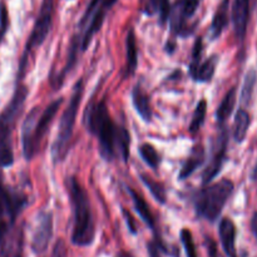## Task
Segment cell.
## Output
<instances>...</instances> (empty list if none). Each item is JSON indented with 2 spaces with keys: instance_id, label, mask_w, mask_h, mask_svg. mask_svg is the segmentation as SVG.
Returning <instances> with one entry per match:
<instances>
[{
  "instance_id": "obj_1",
  "label": "cell",
  "mask_w": 257,
  "mask_h": 257,
  "mask_svg": "<svg viewBox=\"0 0 257 257\" xmlns=\"http://www.w3.org/2000/svg\"><path fill=\"white\" fill-rule=\"evenodd\" d=\"M84 123L88 132L98 138L99 153L105 161L120 158L127 162L130 157L131 136L122 125L112 119L105 102H95L87 107Z\"/></svg>"
},
{
  "instance_id": "obj_2",
  "label": "cell",
  "mask_w": 257,
  "mask_h": 257,
  "mask_svg": "<svg viewBox=\"0 0 257 257\" xmlns=\"http://www.w3.org/2000/svg\"><path fill=\"white\" fill-rule=\"evenodd\" d=\"M65 183H67V190L73 207V217H74L72 242L73 245L79 247H87L94 242L95 238V226L89 197L77 177L67 178Z\"/></svg>"
},
{
  "instance_id": "obj_3",
  "label": "cell",
  "mask_w": 257,
  "mask_h": 257,
  "mask_svg": "<svg viewBox=\"0 0 257 257\" xmlns=\"http://www.w3.org/2000/svg\"><path fill=\"white\" fill-rule=\"evenodd\" d=\"M63 103V98L53 100L44 109L39 107L33 108L24 119L22 125L23 155L25 160L30 161L39 152L43 140Z\"/></svg>"
},
{
  "instance_id": "obj_4",
  "label": "cell",
  "mask_w": 257,
  "mask_h": 257,
  "mask_svg": "<svg viewBox=\"0 0 257 257\" xmlns=\"http://www.w3.org/2000/svg\"><path fill=\"white\" fill-rule=\"evenodd\" d=\"M28 89L25 85H19L5 109L0 113V168L10 167L14 163V153L12 146V133L17 119L19 118Z\"/></svg>"
},
{
  "instance_id": "obj_5",
  "label": "cell",
  "mask_w": 257,
  "mask_h": 257,
  "mask_svg": "<svg viewBox=\"0 0 257 257\" xmlns=\"http://www.w3.org/2000/svg\"><path fill=\"white\" fill-rule=\"evenodd\" d=\"M233 188L235 186L232 181L223 178L198 191L193 197L195 210L198 217L205 218L208 222H215L222 213L223 207L232 195Z\"/></svg>"
},
{
  "instance_id": "obj_6",
  "label": "cell",
  "mask_w": 257,
  "mask_h": 257,
  "mask_svg": "<svg viewBox=\"0 0 257 257\" xmlns=\"http://www.w3.org/2000/svg\"><path fill=\"white\" fill-rule=\"evenodd\" d=\"M82 97L83 80L80 79L79 82L75 83L74 89H73V94L69 99V103H68L67 108L64 109L62 118H60L58 135L52 146V157L54 163L62 162L65 158V156H67L70 140H72L73 136V130H74L75 118H77L80 102H82Z\"/></svg>"
},
{
  "instance_id": "obj_7",
  "label": "cell",
  "mask_w": 257,
  "mask_h": 257,
  "mask_svg": "<svg viewBox=\"0 0 257 257\" xmlns=\"http://www.w3.org/2000/svg\"><path fill=\"white\" fill-rule=\"evenodd\" d=\"M53 13H54V0H43L39 13H38V17L35 19L34 27H33L32 33H30L29 38H28L24 53H23L22 59H20L19 79L25 73L28 60H29V57L33 50L39 48L44 43V40L47 39L48 34L50 32V28H52Z\"/></svg>"
},
{
  "instance_id": "obj_8",
  "label": "cell",
  "mask_w": 257,
  "mask_h": 257,
  "mask_svg": "<svg viewBox=\"0 0 257 257\" xmlns=\"http://www.w3.org/2000/svg\"><path fill=\"white\" fill-rule=\"evenodd\" d=\"M200 5V0H176L171 7L168 23L173 35L188 37L192 30L188 27V22L196 14Z\"/></svg>"
},
{
  "instance_id": "obj_9",
  "label": "cell",
  "mask_w": 257,
  "mask_h": 257,
  "mask_svg": "<svg viewBox=\"0 0 257 257\" xmlns=\"http://www.w3.org/2000/svg\"><path fill=\"white\" fill-rule=\"evenodd\" d=\"M228 146V132L226 128H222L216 137L212 146L210 162L206 166L202 173V185L207 186L212 182L213 178L220 173L223 163L226 161V153H227Z\"/></svg>"
},
{
  "instance_id": "obj_10",
  "label": "cell",
  "mask_w": 257,
  "mask_h": 257,
  "mask_svg": "<svg viewBox=\"0 0 257 257\" xmlns=\"http://www.w3.org/2000/svg\"><path fill=\"white\" fill-rule=\"evenodd\" d=\"M35 225L37 226L33 232L32 248L35 253L42 255L47 251L53 237V213L50 211H40Z\"/></svg>"
},
{
  "instance_id": "obj_11",
  "label": "cell",
  "mask_w": 257,
  "mask_h": 257,
  "mask_svg": "<svg viewBox=\"0 0 257 257\" xmlns=\"http://www.w3.org/2000/svg\"><path fill=\"white\" fill-rule=\"evenodd\" d=\"M117 2L118 0H100L99 5H98V9L95 10L93 17L90 18L87 28H85V30L82 34V40H80V50H82V52L87 50V48L89 47L93 37H94V35L99 32L100 28H102L105 19V15H107V12L110 10V8H112Z\"/></svg>"
},
{
  "instance_id": "obj_12",
  "label": "cell",
  "mask_w": 257,
  "mask_h": 257,
  "mask_svg": "<svg viewBox=\"0 0 257 257\" xmlns=\"http://www.w3.org/2000/svg\"><path fill=\"white\" fill-rule=\"evenodd\" d=\"M24 232L20 227L10 228L0 238V257H23Z\"/></svg>"
},
{
  "instance_id": "obj_13",
  "label": "cell",
  "mask_w": 257,
  "mask_h": 257,
  "mask_svg": "<svg viewBox=\"0 0 257 257\" xmlns=\"http://www.w3.org/2000/svg\"><path fill=\"white\" fill-rule=\"evenodd\" d=\"M250 18V0H235L232 5V23L236 38L242 42L247 32Z\"/></svg>"
},
{
  "instance_id": "obj_14",
  "label": "cell",
  "mask_w": 257,
  "mask_h": 257,
  "mask_svg": "<svg viewBox=\"0 0 257 257\" xmlns=\"http://www.w3.org/2000/svg\"><path fill=\"white\" fill-rule=\"evenodd\" d=\"M218 235H220L221 245L227 257H238L236 251V235L237 230L231 218L225 217L220 221L218 225Z\"/></svg>"
},
{
  "instance_id": "obj_15",
  "label": "cell",
  "mask_w": 257,
  "mask_h": 257,
  "mask_svg": "<svg viewBox=\"0 0 257 257\" xmlns=\"http://www.w3.org/2000/svg\"><path fill=\"white\" fill-rule=\"evenodd\" d=\"M127 191H128V193L131 195V197H132L133 205H135V208H136V211H137L138 216H140V217L143 220V222H145L146 225H147L148 227H150L151 230L155 232V235H156L155 237H160V235L157 233V226H156V220H155V217H153V213L151 212L150 206H148L147 202L143 200L142 196H141L140 193L136 192L133 188L127 187Z\"/></svg>"
},
{
  "instance_id": "obj_16",
  "label": "cell",
  "mask_w": 257,
  "mask_h": 257,
  "mask_svg": "<svg viewBox=\"0 0 257 257\" xmlns=\"http://www.w3.org/2000/svg\"><path fill=\"white\" fill-rule=\"evenodd\" d=\"M132 102L135 105V109L141 115L145 122H151L153 117V110L151 107V100L147 93L143 90L140 84L136 85L132 90Z\"/></svg>"
},
{
  "instance_id": "obj_17",
  "label": "cell",
  "mask_w": 257,
  "mask_h": 257,
  "mask_svg": "<svg viewBox=\"0 0 257 257\" xmlns=\"http://www.w3.org/2000/svg\"><path fill=\"white\" fill-rule=\"evenodd\" d=\"M230 0H222L218 5L217 10H216L215 15H213L212 23L210 27V37L211 39H217L225 28L227 27L228 20H230Z\"/></svg>"
},
{
  "instance_id": "obj_18",
  "label": "cell",
  "mask_w": 257,
  "mask_h": 257,
  "mask_svg": "<svg viewBox=\"0 0 257 257\" xmlns=\"http://www.w3.org/2000/svg\"><path fill=\"white\" fill-rule=\"evenodd\" d=\"M203 162H205V150H203V147L201 145L195 146L192 148V151H191L190 155H188L186 162L183 163L182 168L180 171V175H178V178L180 180L188 178L200 166H202Z\"/></svg>"
},
{
  "instance_id": "obj_19",
  "label": "cell",
  "mask_w": 257,
  "mask_h": 257,
  "mask_svg": "<svg viewBox=\"0 0 257 257\" xmlns=\"http://www.w3.org/2000/svg\"><path fill=\"white\" fill-rule=\"evenodd\" d=\"M170 0H147L145 5L143 12L147 15L152 17V15H157L158 22L161 25H165L168 22V17H170Z\"/></svg>"
},
{
  "instance_id": "obj_20",
  "label": "cell",
  "mask_w": 257,
  "mask_h": 257,
  "mask_svg": "<svg viewBox=\"0 0 257 257\" xmlns=\"http://www.w3.org/2000/svg\"><path fill=\"white\" fill-rule=\"evenodd\" d=\"M125 73L131 75L135 73L138 64V52H137V42H136L135 30L131 28L125 38Z\"/></svg>"
},
{
  "instance_id": "obj_21",
  "label": "cell",
  "mask_w": 257,
  "mask_h": 257,
  "mask_svg": "<svg viewBox=\"0 0 257 257\" xmlns=\"http://www.w3.org/2000/svg\"><path fill=\"white\" fill-rule=\"evenodd\" d=\"M218 64V57L217 55H212V57L207 58L205 62H201L196 72L193 73L191 77L198 83H207L211 82L216 73V68Z\"/></svg>"
},
{
  "instance_id": "obj_22",
  "label": "cell",
  "mask_w": 257,
  "mask_h": 257,
  "mask_svg": "<svg viewBox=\"0 0 257 257\" xmlns=\"http://www.w3.org/2000/svg\"><path fill=\"white\" fill-rule=\"evenodd\" d=\"M251 124V117L248 112L243 108L237 110L235 117V123H233V140L237 143H242L247 136L248 128Z\"/></svg>"
},
{
  "instance_id": "obj_23",
  "label": "cell",
  "mask_w": 257,
  "mask_h": 257,
  "mask_svg": "<svg viewBox=\"0 0 257 257\" xmlns=\"http://www.w3.org/2000/svg\"><path fill=\"white\" fill-rule=\"evenodd\" d=\"M236 95H237V92H236V88L233 87L226 93L223 99L221 100L220 105L216 110V119L220 124H223L228 119V117L232 114L233 108H235L236 104Z\"/></svg>"
},
{
  "instance_id": "obj_24",
  "label": "cell",
  "mask_w": 257,
  "mask_h": 257,
  "mask_svg": "<svg viewBox=\"0 0 257 257\" xmlns=\"http://www.w3.org/2000/svg\"><path fill=\"white\" fill-rule=\"evenodd\" d=\"M141 180H142L143 185L150 190L151 195L153 196L156 201L161 205H165L166 201H167V195H166V188L165 186L162 185L158 181H155L153 178H151L150 176L141 175Z\"/></svg>"
},
{
  "instance_id": "obj_25",
  "label": "cell",
  "mask_w": 257,
  "mask_h": 257,
  "mask_svg": "<svg viewBox=\"0 0 257 257\" xmlns=\"http://www.w3.org/2000/svg\"><path fill=\"white\" fill-rule=\"evenodd\" d=\"M257 82V73L255 69L248 70L247 74L245 75V80H243L242 90H241V103L245 105L250 104L251 99L253 95V89Z\"/></svg>"
},
{
  "instance_id": "obj_26",
  "label": "cell",
  "mask_w": 257,
  "mask_h": 257,
  "mask_svg": "<svg viewBox=\"0 0 257 257\" xmlns=\"http://www.w3.org/2000/svg\"><path fill=\"white\" fill-rule=\"evenodd\" d=\"M206 112H207V102L205 99H202L201 102H198L195 113H193L192 120L190 123V127H188V131H190L191 135H196L200 131V128L202 127L206 118Z\"/></svg>"
},
{
  "instance_id": "obj_27",
  "label": "cell",
  "mask_w": 257,
  "mask_h": 257,
  "mask_svg": "<svg viewBox=\"0 0 257 257\" xmlns=\"http://www.w3.org/2000/svg\"><path fill=\"white\" fill-rule=\"evenodd\" d=\"M138 151H140V155L141 157H142V160L145 161L151 168L156 170V168L160 166V155H158L157 150H156L152 145H150V143H143V145L140 146Z\"/></svg>"
},
{
  "instance_id": "obj_28",
  "label": "cell",
  "mask_w": 257,
  "mask_h": 257,
  "mask_svg": "<svg viewBox=\"0 0 257 257\" xmlns=\"http://www.w3.org/2000/svg\"><path fill=\"white\" fill-rule=\"evenodd\" d=\"M181 242H182L183 248H185L186 256L187 257H198L197 251H196V245L195 241H193L192 232L190 231V228H182L180 233Z\"/></svg>"
},
{
  "instance_id": "obj_29",
  "label": "cell",
  "mask_w": 257,
  "mask_h": 257,
  "mask_svg": "<svg viewBox=\"0 0 257 257\" xmlns=\"http://www.w3.org/2000/svg\"><path fill=\"white\" fill-rule=\"evenodd\" d=\"M99 3H100V0H89V2H88L87 9H85L82 19H80L79 24H78V29H79V32L75 34V35H78V37H80V39H82V34H83L82 32L83 30H85V28H87L90 18L93 17V14L95 13V10L98 9V5H99Z\"/></svg>"
},
{
  "instance_id": "obj_30",
  "label": "cell",
  "mask_w": 257,
  "mask_h": 257,
  "mask_svg": "<svg viewBox=\"0 0 257 257\" xmlns=\"http://www.w3.org/2000/svg\"><path fill=\"white\" fill-rule=\"evenodd\" d=\"M202 52H203V40L202 38L198 37L196 39L195 45H193L192 50V59L190 63V74L192 75L196 72V69L198 68V65L202 62Z\"/></svg>"
},
{
  "instance_id": "obj_31",
  "label": "cell",
  "mask_w": 257,
  "mask_h": 257,
  "mask_svg": "<svg viewBox=\"0 0 257 257\" xmlns=\"http://www.w3.org/2000/svg\"><path fill=\"white\" fill-rule=\"evenodd\" d=\"M147 250L150 257H162L163 253L165 255H170V251L167 250V247L165 246V243H163L161 237H155V240L148 242Z\"/></svg>"
},
{
  "instance_id": "obj_32",
  "label": "cell",
  "mask_w": 257,
  "mask_h": 257,
  "mask_svg": "<svg viewBox=\"0 0 257 257\" xmlns=\"http://www.w3.org/2000/svg\"><path fill=\"white\" fill-rule=\"evenodd\" d=\"M53 257H68V250L65 246L64 241L60 238L57 241L54 245V250H53Z\"/></svg>"
},
{
  "instance_id": "obj_33",
  "label": "cell",
  "mask_w": 257,
  "mask_h": 257,
  "mask_svg": "<svg viewBox=\"0 0 257 257\" xmlns=\"http://www.w3.org/2000/svg\"><path fill=\"white\" fill-rule=\"evenodd\" d=\"M123 215H124V217H125V222H127L130 232L133 233V235H136V233H137V230H136V225H135V221H133L132 216H131L130 212H127V210H124V208H123Z\"/></svg>"
},
{
  "instance_id": "obj_34",
  "label": "cell",
  "mask_w": 257,
  "mask_h": 257,
  "mask_svg": "<svg viewBox=\"0 0 257 257\" xmlns=\"http://www.w3.org/2000/svg\"><path fill=\"white\" fill-rule=\"evenodd\" d=\"M251 230H252V233L255 235L257 240V211L252 215V218H251Z\"/></svg>"
},
{
  "instance_id": "obj_35",
  "label": "cell",
  "mask_w": 257,
  "mask_h": 257,
  "mask_svg": "<svg viewBox=\"0 0 257 257\" xmlns=\"http://www.w3.org/2000/svg\"><path fill=\"white\" fill-rule=\"evenodd\" d=\"M8 192H9V191H8L7 188H5L4 186H3V183L0 182V197H3V196L8 195Z\"/></svg>"
},
{
  "instance_id": "obj_36",
  "label": "cell",
  "mask_w": 257,
  "mask_h": 257,
  "mask_svg": "<svg viewBox=\"0 0 257 257\" xmlns=\"http://www.w3.org/2000/svg\"><path fill=\"white\" fill-rule=\"evenodd\" d=\"M251 178H252L253 181H257V163L255 165V167H253L252 173H251Z\"/></svg>"
},
{
  "instance_id": "obj_37",
  "label": "cell",
  "mask_w": 257,
  "mask_h": 257,
  "mask_svg": "<svg viewBox=\"0 0 257 257\" xmlns=\"http://www.w3.org/2000/svg\"><path fill=\"white\" fill-rule=\"evenodd\" d=\"M2 39H3V37H2V35H0V42H2Z\"/></svg>"
}]
</instances>
